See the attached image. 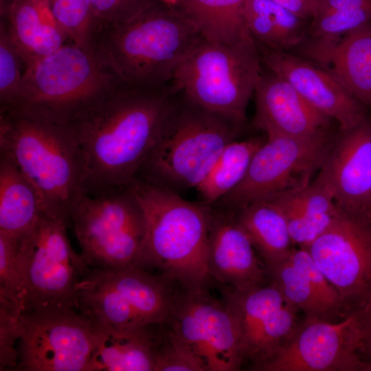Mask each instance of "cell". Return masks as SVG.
Segmentation results:
<instances>
[{"mask_svg":"<svg viewBox=\"0 0 371 371\" xmlns=\"http://www.w3.org/2000/svg\"><path fill=\"white\" fill-rule=\"evenodd\" d=\"M67 228L44 213L30 230L17 238L23 312L44 306L76 309L77 287L89 267L82 254L73 249Z\"/></svg>","mask_w":371,"mask_h":371,"instance_id":"obj_10","label":"cell"},{"mask_svg":"<svg viewBox=\"0 0 371 371\" xmlns=\"http://www.w3.org/2000/svg\"><path fill=\"white\" fill-rule=\"evenodd\" d=\"M1 16L25 65L68 42L54 16L49 0H14Z\"/></svg>","mask_w":371,"mask_h":371,"instance_id":"obj_22","label":"cell"},{"mask_svg":"<svg viewBox=\"0 0 371 371\" xmlns=\"http://www.w3.org/2000/svg\"><path fill=\"white\" fill-rule=\"evenodd\" d=\"M0 152L32 183L44 213L68 227L85 194L86 176L84 155L71 126L0 111Z\"/></svg>","mask_w":371,"mask_h":371,"instance_id":"obj_4","label":"cell"},{"mask_svg":"<svg viewBox=\"0 0 371 371\" xmlns=\"http://www.w3.org/2000/svg\"><path fill=\"white\" fill-rule=\"evenodd\" d=\"M257 47L263 67L289 82L341 130L352 128L368 117L369 109L328 70L290 52Z\"/></svg>","mask_w":371,"mask_h":371,"instance_id":"obj_17","label":"cell"},{"mask_svg":"<svg viewBox=\"0 0 371 371\" xmlns=\"http://www.w3.org/2000/svg\"><path fill=\"white\" fill-rule=\"evenodd\" d=\"M242 14L256 46L275 51L294 49L305 37L311 22L271 0H245Z\"/></svg>","mask_w":371,"mask_h":371,"instance_id":"obj_25","label":"cell"},{"mask_svg":"<svg viewBox=\"0 0 371 371\" xmlns=\"http://www.w3.org/2000/svg\"><path fill=\"white\" fill-rule=\"evenodd\" d=\"M162 276L132 265L89 267L77 287L76 309L93 324L133 328L167 323L174 294Z\"/></svg>","mask_w":371,"mask_h":371,"instance_id":"obj_8","label":"cell"},{"mask_svg":"<svg viewBox=\"0 0 371 371\" xmlns=\"http://www.w3.org/2000/svg\"><path fill=\"white\" fill-rule=\"evenodd\" d=\"M266 268L287 258L294 243L282 210L272 201L251 203L234 212Z\"/></svg>","mask_w":371,"mask_h":371,"instance_id":"obj_27","label":"cell"},{"mask_svg":"<svg viewBox=\"0 0 371 371\" xmlns=\"http://www.w3.org/2000/svg\"><path fill=\"white\" fill-rule=\"evenodd\" d=\"M17 238L0 233V307L21 313L23 288L16 261Z\"/></svg>","mask_w":371,"mask_h":371,"instance_id":"obj_33","label":"cell"},{"mask_svg":"<svg viewBox=\"0 0 371 371\" xmlns=\"http://www.w3.org/2000/svg\"><path fill=\"white\" fill-rule=\"evenodd\" d=\"M361 371H371V357L363 359Z\"/></svg>","mask_w":371,"mask_h":371,"instance_id":"obj_41","label":"cell"},{"mask_svg":"<svg viewBox=\"0 0 371 371\" xmlns=\"http://www.w3.org/2000/svg\"><path fill=\"white\" fill-rule=\"evenodd\" d=\"M368 216H369L370 217H371V199H370V205H369Z\"/></svg>","mask_w":371,"mask_h":371,"instance_id":"obj_43","label":"cell"},{"mask_svg":"<svg viewBox=\"0 0 371 371\" xmlns=\"http://www.w3.org/2000/svg\"><path fill=\"white\" fill-rule=\"evenodd\" d=\"M25 63L12 41L6 26L0 25V106L5 105L19 85Z\"/></svg>","mask_w":371,"mask_h":371,"instance_id":"obj_36","label":"cell"},{"mask_svg":"<svg viewBox=\"0 0 371 371\" xmlns=\"http://www.w3.org/2000/svg\"><path fill=\"white\" fill-rule=\"evenodd\" d=\"M204 38L169 0H156L133 18L96 25L89 52L119 80L163 85Z\"/></svg>","mask_w":371,"mask_h":371,"instance_id":"obj_2","label":"cell"},{"mask_svg":"<svg viewBox=\"0 0 371 371\" xmlns=\"http://www.w3.org/2000/svg\"><path fill=\"white\" fill-rule=\"evenodd\" d=\"M221 293L236 321L244 359L253 366L271 357L300 324V310L271 282L247 291L223 286Z\"/></svg>","mask_w":371,"mask_h":371,"instance_id":"obj_16","label":"cell"},{"mask_svg":"<svg viewBox=\"0 0 371 371\" xmlns=\"http://www.w3.org/2000/svg\"><path fill=\"white\" fill-rule=\"evenodd\" d=\"M266 269L271 283L287 302L304 313L305 318L332 322L305 275L293 263L290 256Z\"/></svg>","mask_w":371,"mask_h":371,"instance_id":"obj_30","label":"cell"},{"mask_svg":"<svg viewBox=\"0 0 371 371\" xmlns=\"http://www.w3.org/2000/svg\"><path fill=\"white\" fill-rule=\"evenodd\" d=\"M245 125L178 91L173 108L137 177L179 194L196 189Z\"/></svg>","mask_w":371,"mask_h":371,"instance_id":"obj_5","label":"cell"},{"mask_svg":"<svg viewBox=\"0 0 371 371\" xmlns=\"http://www.w3.org/2000/svg\"><path fill=\"white\" fill-rule=\"evenodd\" d=\"M339 130L306 138L267 137L241 181L212 206L235 212L306 188L322 168Z\"/></svg>","mask_w":371,"mask_h":371,"instance_id":"obj_11","label":"cell"},{"mask_svg":"<svg viewBox=\"0 0 371 371\" xmlns=\"http://www.w3.org/2000/svg\"><path fill=\"white\" fill-rule=\"evenodd\" d=\"M21 313L0 307V370H14Z\"/></svg>","mask_w":371,"mask_h":371,"instance_id":"obj_38","label":"cell"},{"mask_svg":"<svg viewBox=\"0 0 371 371\" xmlns=\"http://www.w3.org/2000/svg\"><path fill=\"white\" fill-rule=\"evenodd\" d=\"M43 214L32 183L8 155L0 152V233L18 238Z\"/></svg>","mask_w":371,"mask_h":371,"instance_id":"obj_26","label":"cell"},{"mask_svg":"<svg viewBox=\"0 0 371 371\" xmlns=\"http://www.w3.org/2000/svg\"><path fill=\"white\" fill-rule=\"evenodd\" d=\"M357 313L337 322L308 319L269 359L260 371H361Z\"/></svg>","mask_w":371,"mask_h":371,"instance_id":"obj_15","label":"cell"},{"mask_svg":"<svg viewBox=\"0 0 371 371\" xmlns=\"http://www.w3.org/2000/svg\"><path fill=\"white\" fill-rule=\"evenodd\" d=\"M262 70L251 36L232 43L203 38L170 82L201 106L245 124L247 106Z\"/></svg>","mask_w":371,"mask_h":371,"instance_id":"obj_7","label":"cell"},{"mask_svg":"<svg viewBox=\"0 0 371 371\" xmlns=\"http://www.w3.org/2000/svg\"><path fill=\"white\" fill-rule=\"evenodd\" d=\"M342 212L368 216L371 199V119L339 128L317 177ZM370 217V216H369Z\"/></svg>","mask_w":371,"mask_h":371,"instance_id":"obj_18","label":"cell"},{"mask_svg":"<svg viewBox=\"0 0 371 371\" xmlns=\"http://www.w3.org/2000/svg\"><path fill=\"white\" fill-rule=\"evenodd\" d=\"M49 4L68 41L89 51L95 25L90 0H49Z\"/></svg>","mask_w":371,"mask_h":371,"instance_id":"obj_31","label":"cell"},{"mask_svg":"<svg viewBox=\"0 0 371 371\" xmlns=\"http://www.w3.org/2000/svg\"><path fill=\"white\" fill-rule=\"evenodd\" d=\"M266 139L251 137L229 144L196 188L201 202L212 205L234 189L245 177L254 153Z\"/></svg>","mask_w":371,"mask_h":371,"instance_id":"obj_29","label":"cell"},{"mask_svg":"<svg viewBox=\"0 0 371 371\" xmlns=\"http://www.w3.org/2000/svg\"><path fill=\"white\" fill-rule=\"evenodd\" d=\"M82 255L89 267L137 265L146 233L143 209L130 184L83 194L71 215Z\"/></svg>","mask_w":371,"mask_h":371,"instance_id":"obj_9","label":"cell"},{"mask_svg":"<svg viewBox=\"0 0 371 371\" xmlns=\"http://www.w3.org/2000/svg\"><path fill=\"white\" fill-rule=\"evenodd\" d=\"M357 323L362 357H371V299L363 308L357 312Z\"/></svg>","mask_w":371,"mask_h":371,"instance_id":"obj_39","label":"cell"},{"mask_svg":"<svg viewBox=\"0 0 371 371\" xmlns=\"http://www.w3.org/2000/svg\"><path fill=\"white\" fill-rule=\"evenodd\" d=\"M76 310L44 306L21 313L14 370L90 371L95 328Z\"/></svg>","mask_w":371,"mask_h":371,"instance_id":"obj_12","label":"cell"},{"mask_svg":"<svg viewBox=\"0 0 371 371\" xmlns=\"http://www.w3.org/2000/svg\"><path fill=\"white\" fill-rule=\"evenodd\" d=\"M254 95V126L267 137L306 138L334 131L335 120L312 106L285 79L263 67Z\"/></svg>","mask_w":371,"mask_h":371,"instance_id":"obj_19","label":"cell"},{"mask_svg":"<svg viewBox=\"0 0 371 371\" xmlns=\"http://www.w3.org/2000/svg\"><path fill=\"white\" fill-rule=\"evenodd\" d=\"M297 16L308 20L315 16L319 0H271Z\"/></svg>","mask_w":371,"mask_h":371,"instance_id":"obj_40","label":"cell"},{"mask_svg":"<svg viewBox=\"0 0 371 371\" xmlns=\"http://www.w3.org/2000/svg\"><path fill=\"white\" fill-rule=\"evenodd\" d=\"M245 0H175V7L188 17L207 40L232 43L249 36L243 19Z\"/></svg>","mask_w":371,"mask_h":371,"instance_id":"obj_28","label":"cell"},{"mask_svg":"<svg viewBox=\"0 0 371 371\" xmlns=\"http://www.w3.org/2000/svg\"><path fill=\"white\" fill-rule=\"evenodd\" d=\"M168 322L204 360L208 371L238 370L245 361L234 315L223 300L207 290H184L175 295Z\"/></svg>","mask_w":371,"mask_h":371,"instance_id":"obj_14","label":"cell"},{"mask_svg":"<svg viewBox=\"0 0 371 371\" xmlns=\"http://www.w3.org/2000/svg\"><path fill=\"white\" fill-rule=\"evenodd\" d=\"M371 21V4L346 7L317 14L313 19L306 36L338 38Z\"/></svg>","mask_w":371,"mask_h":371,"instance_id":"obj_34","label":"cell"},{"mask_svg":"<svg viewBox=\"0 0 371 371\" xmlns=\"http://www.w3.org/2000/svg\"><path fill=\"white\" fill-rule=\"evenodd\" d=\"M119 79L89 51L67 42L26 65L0 111L69 124Z\"/></svg>","mask_w":371,"mask_h":371,"instance_id":"obj_6","label":"cell"},{"mask_svg":"<svg viewBox=\"0 0 371 371\" xmlns=\"http://www.w3.org/2000/svg\"><path fill=\"white\" fill-rule=\"evenodd\" d=\"M304 247L338 292L347 317L371 299V218L342 211Z\"/></svg>","mask_w":371,"mask_h":371,"instance_id":"obj_13","label":"cell"},{"mask_svg":"<svg viewBox=\"0 0 371 371\" xmlns=\"http://www.w3.org/2000/svg\"><path fill=\"white\" fill-rule=\"evenodd\" d=\"M304 58L328 70L371 109V21L339 38L310 43Z\"/></svg>","mask_w":371,"mask_h":371,"instance_id":"obj_21","label":"cell"},{"mask_svg":"<svg viewBox=\"0 0 371 371\" xmlns=\"http://www.w3.org/2000/svg\"><path fill=\"white\" fill-rule=\"evenodd\" d=\"M207 269L212 279L238 291L264 285L267 275L234 212L212 205Z\"/></svg>","mask_w":371,"mask_h":371,"instance_id":"obj_20","label":"cell"},{"mask_svg":"<svg viewBox=\"0 0 371 371\" xmlns=\"http://www.w3.org/2000/svg\"><path fill=\"white\" fill-rule=\"evenodd\" d=\"M14 0H0L1 14H3Z\"/></svg>","mask_w":371,"mask_h":371,"instance_id":"obj_42","label":"cell"},{"mask_svg":"<svg viewBox=\"0 0 371 371\" xmlns=\"http://www.w3.org/2000/svg\"><path fill=\"white\" fill-rule=\"evenodd\" d=\"M159 342L154 371H208L204 360L180 337L172 330Z\"/></svg>","mask_w":371,"mask_h":371,"instance_id":"obj_35","label":"cell"},{"mask_svg":"<svg viewBox=\"0 0 371 371\" xmlns=\"http://www.w3.org/2000/svg\"><path fill=\"white\" fill-rule=\"evenodd\" d=\"M290 258L305 275L330 321L337 322L347 317L338 292L317 266L308 251L302 247H294Z\"/></svg>","mask_w":371,"mask_h":371,"instance_id":"obj_32","label":"cell"},{"mask_svg":"<svg viewBox=\"0 0 371 371\" xmlns=\"http://www.w3.org/2000/svg\"><path fill=\"white\" fill-rule=\"evenodd\" d=\"M156 0H90L95 25L126 21L148 7ZM95 28V27H94Z\"/></svg>","mask_w":371,"mask_h":371,"instance_id":"obj_37","label":"cell"},{"mask_svg":"<svg viewBox=\"0 0 371 371\" xmlns=\"http://www.w3.org/2000/svg\"><path fill=\"white\" fill-rule=\"evenodd\" d=\"M90 371H154L159 338L150 326L117 328L94 325Z\"/></svg>","mask_w":371,"mask_h":371,"instance_id":"obj_23","label":"cell"},{"mask_svg":"<svg viewBox=\"0 0 371 371\" xmlns=\"http://www.w3.org/2000/svg\"><path fill=\"white\" fill-rule=\"evenodd\" d=\"M177 95L171 82L118 80L69 124L85 158V194L126 186L137 178Z\"/></svg>","mask_w":371,"mask_h":371,"instance_id":"obj_1","label":"cell"},{"mask_svg":"<svg viewBox=\"0 0 371 371\" xmlns=\"http://www.w3.org/2000/svg\"><path fill=\"white\" fill-rule=\"evenodd\" d=\"M268 200L282 210L291 239L300 247L313 241L341 212L330 189L317 177L300 190Z\"/></svg>","mask_w":371,"mask_h":371,"instance_id":"obj_24","label":"cell"},{"mask_svg":"<svg viewBox=\"0 0 371 371\" xmlns=\"http://www.w3.org/2000/svg\"><path fill=\"white\" fill-rule=\"evenodd\" d=\"M369 117H370V119H371V109L369 110Z\"/></svg>","mask_w":371,"mask_h":371,"instance_id":"obj_44","label":"cell"},{"mask_svg":"<svg viewBox=\"0 0 371 371\" xmlns=\"http://www.w3.org/2000/svg\"><path fill=\"white\" fill-rule=\"evenodd\" d=\"M144 213L146 233L137 265L158 269L183 290H207L210 205L137 177L130 184Z\"/></svg>","mask_w":371,"mask_h":371,"instance_id":"obj_3","label":"cell"}]
</instances>
